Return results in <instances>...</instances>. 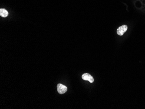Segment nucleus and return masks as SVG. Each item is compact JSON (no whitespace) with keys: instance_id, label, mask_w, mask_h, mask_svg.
I'll list each match as a JSON object with an SVG mask.
<instances>
[{"instance_id":"nucleus-1","label":"nucleus","mask_w":145,"mask_h":109,"mask_svg":"<svg viewBox=\"0 0 145 109\" xmlns=\"http://www.w3.org/2000/svg\"><path fill=\"white\" fill-rule=\"evenodd\" d=\"M57 90L60 94H62L66 93L67 91V88L65 85L59 84L57 85Z\"/></svg>"},{"instance_id":"nucleus-2","label":"nucleus","mask_w":145,"mask_h":109,"mask_svg":"<svg viewBox=\"0 0 145 109\" xmlns=\"http://www.w3.org/2000/svg\"><path fill=\"white\" fill-rule=\"evenodd\" d=\"M127 29H128L127 26L126 25H123L117 29V34L120 36H122L124 35V33L127 31Z\"/></svg>"},{"instance_id":"nucleus-3","label":"nucleus","mask_w":145,"mask_h":109,"mask_svg":"<svg viewBox=\"0 0 145 109\" xmlns=\"http://www.w3.org/2000/svg\"><path fill=\"white\" fill-rule=\"evenodd\" d=\"M83 79L84 81H88L90 83H92L94 82V79L93 76L89 73H84L82 76Z\"/></svg>"},{"instance_id":"nucleus-4","label":"nucleus","mask_w":145,"mask_h":109,"mask_svg":"<svg viewBox=\"0 0 145 109\" xmlns=\"http://www.w3.org/2000/svg\"><path fill=\"white\" fill-rule=\"evenodd\" d=\"M0 15L2 17L5 18L8 15V12L5 9L1 8L0 9Z\"/></svg>"}]
</instances>
